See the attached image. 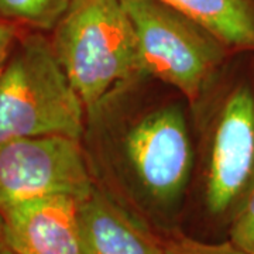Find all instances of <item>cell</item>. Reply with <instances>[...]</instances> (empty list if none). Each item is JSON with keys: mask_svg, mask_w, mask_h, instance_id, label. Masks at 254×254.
<instances>
[{"mask_svg": "<svg viewBox=\"0 0 254 254\" xmlns=\"http://www.w3.org/2000/svg\"><path fill=\"white\" fill-rule=\"evenodd\" d=\"M81 141L44 136L0 144V209L51 195L85 198L96 180Z\"/></svg>", "mask_w": 254, "mask_h": 254, "instance_id": "8992f818", "label": "cell"}, {"mask_svg": "<svg viewBox=\"0 0 254 254\" xmlns=\"http://www.w3.org/2000/svg\"><path fill=\"white\" fill-rule=\"evenodd\" d=\"M229 220V240L247 254H254V190Z\"/></svg>", "mask_w": 254, "mask_h": 254, "instance_id": "8fae6325", "label": "cell"}, {"mask_svg": "<svg viewBox=\"0 0 254 254\" xmlns=\"http://www.w3.org/2000/svg\"><path fill=\"white\" fill-rule=\"evenodd\" d=\"M0 254H14L13 250L10 249V246L6 242V237L3 233V227H1V220H0Z\"/></svg>", "mask_w": 254, "mask_h": 254, "instance_id": "5bb4252c", "label": "cell"}, {"mask_svg": "<svg viewBox=\"0 0 254 254\" xmlns=\"http://www.w3.org/2000/svg\"><path fill=\"white\" fill-rule=\"evenodd\" d=\"M82 254H165V245L134 212L95 182L78 200Z\"/></svg>", "mask_w": 254, "mask_h": 254, "instance_id": "ba28073f", "label": "cell"}, {"mask_svg": "<svg viewBox=\"0 0 254 254\" xmlns=\"http://www.w3.org/2000/svg\"><path fill=\"white\" fill-rule=\"evenodd\" d=\"M202 153L203 199L210 215L232 218L254 190V89L229 88L208 116Z\"/></svg>", "mask_w": 254, "mask_h": 254, "instance_id": "5b68a950", "label": "cell"}, {"mask_svg": "<svg viewBox=\"0 0 254 254\" xmlns=\"http://www.w3.org/2000/svg\"><path fill=\"white\" fill-rule=\"evenodd\" d=\"M88 115L41 31L20 36L0 71V144L31 137L82 140Z\"/></svg>", "mask_w": 254, "mask_h": 254, "instance_id": "7a4b0ae2", "label": "cell"}, {"mask_svg": "<svg viewBox=\"0 0 254 254\" xmlns=\"http://www.w3.org/2000/svg\"><path fill=\"white\" fill-rule=\"evenodd\" d=\"M51 33L55 55L88 118L144 78L123 0H73Z\"/></svg>", "mask_w": 254, "mask_h": 254, "instance_id": "6da1fadb", "label": "cell"}, {"mask_svg": "<svg viewBox=\"0 0 254 254\" xmlns=\"http://www.w3.org/2000/svg\"><path fill=\"white\" fill-rule=\"evenodd\" d=\"M113 151L119 177L148 206L168 210L181 200L193 167V145L178 102L133 113L120 125Z\"/></svg>", "mask_w": 254, "mask_h": 254, "instance_id": "277c9868", "label": "cell"}, {"mask_svg": "<svg viewBox=\"0 0 254 254\" xmlns=\"http://www.w3.org/2000/svg\"><path fill=\"white\" fill-rule=\"evenodd\" d=\"M20 36L18 24L0 17V71L13 53Z\"/></svg>", "mask_w": 254, "mask_h": 254, "instance_id": "4fadbf2b", "label": "cell"}, {"mask_svg": "<svg viewBox=\"0 0 254 254\" xmlns=\"http://www.w3.org/2000/svg\"><path fill=\"white\" fill-rule=\"evenodd\" d=\"M6 242L14 254H82L78 199L51 195L0 209Z\"/></svg>", "mask_w": 254, "mask_h": 254, "instance_id": "52a82bcc", "label": "cell"}, {"mask_svg": "<svg viewBox=\"0 0 254 254\" xmlns=\"http://www.w3.org/2000/svg\"><path fill=\"white\" fill-rule=\"evenodd\" d=\"M136 33L140 68L174 88L190 106L213 89L229 47L213 31L158 0H123Z\"/></svg>", "mask_w": 254, "mask_h": 254, "instance_id": "3957f363", "label": "cell"}, {"mask_svg": "<svg viewBox=\"0 0 254 254\" xmlns=\"http://www.w3.org/2000/svg\"><path fill=\"white\" fill-rule=\"evenodd\" d=\"M199 21L229 47L254 50V0H158Z\"/></svg>", "mask_w": 254, "mask_h": 254, "instance_id": "9c48e42d", "label": "cell"}, {"mask_svg": "<svg viewBox=\"0 0 254 254\" xmlns=\"http://www.w3.org/2000/svg\"><path fill=\"white\" fill-rule=\"evenodd\" d=\"M73 0H0V17L33 31H53Z\"/></svg>", "mask_w": 254, "mask_h": 254, "instance_id": "30bf717a", "label": "cell"}, {"mask_svg": "<svg viewBox=\"0 0 254 254\" xmlns=\"http://www.w3.org/2000/svg\"><path fill=\"white\" fill-rule=\"evenodd\" d=\"M165 254H247L230 240L223 243H206L187 236H174L164 242Z\"/></svg>", "mask_w": 254, "mask_h": 254, "instance_id": "7c38bea8", "label": "cell"}]
</instances>
